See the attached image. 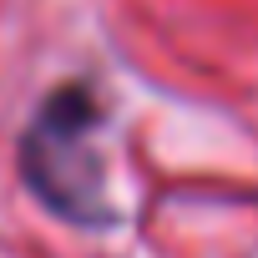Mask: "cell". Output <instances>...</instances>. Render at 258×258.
<instances>
[{
  "instance_id": "cell-1",
  "label": "cell",
  "mask_w": 258,
  "mask_h": 258,
  "mask_svg": "<svg viewBox=\"0 0 258 258\" xmlns=\"http://www.w3.org/2000/svg\"><path fill=\"white\" fill-rule=\"evenodd\" d=\"M106 106L91 81H61L41 96L36 116L26 121L16 167L26 192L71 228H111L116 203L106 187V152H101Z\"/></svg>"
}]
</instances>
